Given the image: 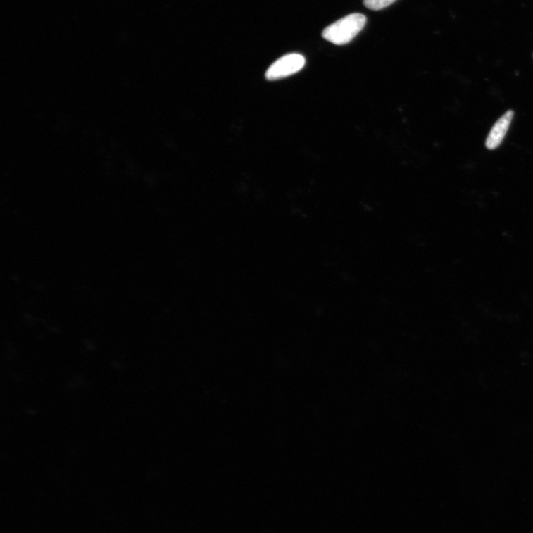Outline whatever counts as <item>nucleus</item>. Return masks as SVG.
<instances>
[{
	"mask_svg": "<svg viewBox=\"0 0 533 533\" xmlns=\"http://www.w3.org/2000/svg\"><path fill=\"white\" fill-rule=\"evenodd\" d=\"M367 22L361 13H352L331 24L322 32V37L333 44H348L363 30Z\"/></svg>",
	"mask_w": 533,
	"mask_h": 533,
	"instance_id": "obj_1",
	"label": "nucleus"
},
{
	"mask_svg": "<svg viewBox=\"0 0 533 533\" xmlns=\"http://www.w3.org/2000/svg\"><path fill=\"white\" fill-rule=\"evenodd\" d=\"M305 57L299 54H287L268 69L266 78L268 80H277L295 75L304 68Z\"/></svg>",
	"mask_w": 533,
	"mask_h": 533,
	"instance_id": "obj_2",
	"label": "nucleus"
},
{
	"mask_svg": "<svg viewBox=\"0 0 533 533\" xmlns=\"http://www.w3.org/2000/svg\"><path fill=\"white\" fill-rule=\"evenodd\" d=\"M514 116L513 111H508L495 123L486 140L485 146L489 150L499 147L506 137Z\"/></svg>",
	"mask_w": 533,
	"mask_h": 533,
	"instance_id": "obj_3",
	"label": "nucleus"
},
{
	"mask_svg": "<svg viewBox=\"0 0 533 533\" xmlns=\"http://www.w3.org/2000/svg\"><path fill=\"white\" fill-rule=\"evenodd\" d=\"M396 1V0H364V5L370 10L379 11L391 6Z\"/></svg>",
	"mask_w": 533,
	"mask_h": 533,
	"instance_id": "obj_4",
	"label": "nucleus"
}]
</instances>
